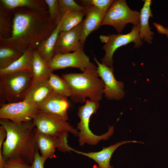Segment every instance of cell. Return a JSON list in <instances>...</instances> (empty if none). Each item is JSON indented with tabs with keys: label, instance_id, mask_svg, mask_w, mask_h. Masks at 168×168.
I'll return each instance as SVG.
<instances>
[{
	"label": "cell",
	"instance_id": "cell-1",
	"mask_svg": "<svg viewBox=\"0 0 168 168\" xmlns=\"http://www.w3.org/2000/svg\"><path fill=\"white\" fill-rule=\"evenodd\" d=\"M12 10L11 36L0 38V46L10 47L23 53L30 48L36 49L57 26L55 22L49 21L47 10L20 7Z\"/></svg>",
	"mask_w": 168,
	"mask_h": 168
},
{
	"label": "cell",
	"instance_id": "cell-2",
	"mask_svg": "<svg viewBox=\"0 0 168 168\" xmlns=\"http://www.w3.org/2000/svg\"><path fill=\"white\" fill-rule=\"evenodd\" d=\"M0 124L7 133L1 151L4 161L20 158L31 165L36 151L38 132L33 120L16 124L7 119H0Z\"/></svg>",
	"mask_w": 168,
	"mask_h": 168
},
{
	"label": "cell",
	"instance_id": "cell-3",
	"mask_svg": "<svg viewBox=\"0 0 168 168\" xmlns=\"http://www.w3.org/2000/svg\"><path fill=\"white\" fill-rule=\"evenodd\" d=\"M62 75L71 88L70 97L73 102L82 103L85 102L87 98L98 102L101 100L104 84L99 77L97 67L93 63L82 73Z\"/></svg>",
	"mask_w": 168,
	"mask_h": 168
},
{
	"label": "cell",
	"instance_id": "cell-4",
	"mask_svg": "<svg viewBox=\"0 0 168 168\" xmlns=\"http://www.w3.org/2000/svg\"><path fill=\"white\" fill-rule=\"evenodd\" d=\"M33 82L32 73L26 71L7 73L0 76V105L24 100Z\"/></svg>",
	"mask_w": 168,
	"mask_h": 168
},
{
	"label": "cell",
	"instance_id": "cell-5",
	"mask_svg": "<svg viewBox=\"0 0 168 168\" xmlns=\"http://www.w3.org/2000/svg\"><path fill=\"white\" fill-rule=\"evenodd\" d=\"M100 106L99 102L87 99L85 104L78 108L77 114L80 119L77 123V129L78 132V142L81 146L85 143L96 145L101 140H106L110 138L114 132V126H109L108 131L101 135L94 134L89 128L90 119L91 115L96 111Z\"/></svg>",
	"mask_w": 168,
	"mask_h": 168
},
{
	"label": "cell",
	"instance_id": "cell-6",
	"mask_svg": "<svg viewBox=\"0 0 168 168\" xmlns=\"http://www.w3.org/2000/svg\"><path fill=\"white\" fill-rule=\"evenodd\" d=\"M140 23V12L131 10L125 0H114L107 11L101 26H113L120 33L127 24L131 23L134 26Z\"/></svg>",
	"mask_w": 168,
	"mask_h": 168
},
{
	"label": "cell",
	"instance_id": "cell-7",
	"mask_svg": "<svg viewBox=\"0 0 168 168\" xmlns=\"http://www.w3.org/2000/svg\"><path fill=\"white\" fill-rule=\"evenodd\" d=\"M140 28V23L137 26H133L131 31L128 34H122L118 33L109 35V40L102 48L105 51V54L104 57L101 59V63L111 68H114L113 57L115 51L117 49L131 42L134 43L135 48L141 46L143 42L139 37Z\"/></svg>",
	"mask_w": 168,
	"mask_h": 168
},
{
	"label": "cell",
	"instance_id": "cell-8",
	"mask_svg": "<svg viewBox=\"0 0 168 168\" xmlns=\"http://www.w3.org/2000/svg\"><path fill=\"white\" fill-rule=\"evenodd\" d=\"M0 106V119H7L16 124L32 121L40 112L37 105L26 100Z\"/></svg>",
	"mask_w": 168,
	"mask_h": 168
},
{
	"label": "cell",
	"instance_id": "cell-9",
	"mask_svg": "<svg viewBox=\"0 0 168 168\" xmlns=\"http://www.w3.org/2000/svg\"><path fill=\"white\" fill-rule=\"evenodd\" d=\"M33 120L38 131L44 134L57 137L62 132L67 131L78 136L77 129L67 120L57 116L40 112Z\"/></svg>",
	"mask_w": 168,
	"mask_h": 168
},
{
	"label": "cell",
	"instance_id": "cell-10",
	"mask_svg": "<svg viewBox=\"0 0 168 168\" xmlns=\"http://www.w3.org/2000/svg\"><path fill=\"white\" fill-rule=\"evenodd\" d=\"M92 63L82 47L72 53L55 54L48 65L53 72L68 67L78 68L83 72Z\"/></svg>",
	"mask_w": 168,
	"mask_h": 168
},
{
	"label": "cell",
	"instance_id": "cell-11",
	"mask_svg": "<svg viewBox=\"0 0 168 168\" xmlns=\"http://www.w3.org/2000/svg\"><path fill=\"white\" fill-rule=\"evenodd\" d=\"M93 59L97 65L99 76L104 84L103 92L105 97L110 100H118L123 98L124 96V83L116 79L113 74L114 68L100 63L95 57Z\"/></svg>",
	"mask_w": 168,
	"mask_h": 168
},
{
	"label": "cell",
	"instance_id": "cell-12",
	"mask_svg": "<svg viewBox=\"0 0 168 168\" xmlns=\"http://www.w3.org/2000/svg\"><path fill=\"white\" fill-rule=\"evenodd\" d=\"M82 21L71 30L60 32L54 49L55 55L75 51L82 47L80 40Z\"/></svg>",
	"mask_w": 168,
	"mask_h": 168
},
{
	"label": "cell",
	"instance_id": "cell-13",
	"mask_svg": "<svg viewBox=\"0 0 168 168\" xmlns=\"http://www.w3.org/2000/svg\"><path fill=\"white\" fill-rule=\"evenodd\" d=\"M70 106L67 97L51 92L38 105L39 112L68 120V110Z\"/></svg>",
	"mask_w": 168,
	"mask_h": 168
},
{
	"label": "cell",
	"instance_id": "cell-14",
	"mask_svg": "<svg viewBox=\"0 0 168 168\" xmlns=\"http://www.w3.org/2000/svg\"><path fill=\"white\" fill-rule=\"evenodd\" d=\"M86 7L87 10L85 18L82 21L80 40V43L82 47H83L88 35L101 26L102 22L107 11L100 9L93 6Z\"/></svg>",
	"mask_w": 168,
	"mask_h": 168
},
{
	"label": "cell",
	"instance_id": "cell-15",
	"mask_svg": "<svg viewBox=\"0 0 168 168\" xmlns=\"http://www.w3.org/2000/svg\"><path fill=\"white\" fill-rule=\"evenodd\" d=\"M130 142H141L135 141H123L116 143L107 147H103L102 149L96 152H85L76 150L72 151L78 154L87 156L95 161L98 164L96 168H113L110 165L112 155L115 150L124 144Z\"/></svg>",
	"mask_w": 168,
	"mask_h": 168
},
{
	"label": "cell",
	"instance_id": "cell-16",
	"mask_svg": "<svg viewBox=\"0 0 168 168\" xmlns=\"http://www.w3.org/2000/svg\"><path fill=\"white\" fill-rule=\"evenodd\" d=\"M49 79L33 81L25 96L24 100L38 105L52 92Z\"/></svg>",
	"mask_w": 168,
	"mask_h": 168
},
{
	"label": "cell",
	"instance_id": "cell-17",
	"mask_svg": "<svg viewBox=\"0 0 168 168\" xmlns=\"http://www.w3.org/2000/svg\"><path fill=\"white\" fill-rule=\"evenodd\" d=\"M152 1L145 0L140 12V28L139 37L142 41L144 40L149 44H152L154 33L151 31V28L149 25V20L152 17L151 5Z\"/></svg>",
	"mask_w": 168,
	"mask_h": 168
},
{
	"label": "cell",
	"instance_id": "cell-18",
	"mask_svg": "<svg viewBox=\"0 0 168 168\" xmlns=\"http://www.w3.org/2000/svg\"><path fill=\"white\" fill-rule=\"evenodd\" d=\"M61 21H59L51 34L42 42L36 50L40 56L48 64L55 55V46L60 32Z\"/></svg>",
	"mask_w": 168,
	"mask_h": 168
},
{
	"label": "cell",
	"instance_id": "cell-19",
	"mask_svg": "<svg viewBox=\"0 0 168 168\" xmlns=\"http://www.w3.org/2000/svg\"><path fill=\"white\" fill-rule=\"evenodd\" d=\"M57 139V137L44 134L38 131L35 142L36 148L40 151L44 162L47 159L54 156Z\"/></svg>",
	"mask_w": 168,
	"mask_h": 168
},
{
	"label": "cell",
	"instance_id": "cell-20",
	"mask_svg": "<svg viewBox=\"0 0 168 168\" xmlns=\"http://www.w3.org/2000/svg\"><path fill=\"white\" fill-rule=\"evenodd\" d=\"M34 49L30 48L23 53L22 55L10 66L0 69V76L16 72L26 71L32 73V61Z\"/></svg>",
	"mask_w": 168,
	"mask_h": 168
},
{
	"label": "cell",
	"instance_id": "cell-21",
	"mask_svg": "<svg viewBox=\"0 0 168 168\" xmlns=\"http://www.w3.org/2000/svg\"><path fill=\"white\" fill-rule=\"evenodd\" d=\"M52 72L48 63L41 58L37 50L34 49L32 61L33 81L49 79Z\"/></svg>",
	"mask_w": 168,
	"mask_h": 168
},
{
	"label": "cell",
	"instance_id": "cell-22",
	"mask_svg": "<svg viewBox=\"0 0 168 168\" xmlns=\"http://www.w3.org/2000/svg\"><path fill=\"white\" fill-rule=\"evenodd\" d=\"M86 12L75 10L68 12L59 16L55 21L57 24L61 21L60 32L68 31L82 22Z\"/></svg>",
	"mask_w": 168,
	"mask_h": 168
},
{
	"label": "cell",
	"instance_id": "cell-23",
	"mask_svg": "<svg viewBox=\"0 0 168 168\" xmlns=\"http://www.w3.org/2000/svg\"><path fill=\"white\" fill-rule=\"evenodd\" d=\"M0 3L7 8L13 10L20 7H27L40 10H47L44 0H1Z\"/></svg>",
	"mask_w": 168,
	"mask_h": 168
},
{
	"label": "cell",
	"instance_id": "cell-24",
	"mask_svg": "<svg viewBox=\"0 0 168 168\" xmlns=\"http://www.w3.org/2000/svg\"><path fill=\"white\" fill-rule=\"evenodd\" d=\"M0 7V38L7 39L12 34V10L7 8L1 3Z\"/></svg>",
	"mask_w": 168,
	"mask_h": 168
},
{
	"label": "cell",
	"instance_id": "cell-25",
	"mask_svg": "<svg viewBox=\"0 0 168 168\" xmlns=\"http://www.w3.org/2000/svg\"><path fill=\"white\" fill-rule=\"evenodd\" d=\"M48 82L52 92L67 97L71 96L72 93L71 88L62 77L52 72Z\"/></svg>",
	"mask_w": 168,
	"mask_h": 168
},
{
	"label": "cell",
	"instance_id": "cell-26",
	"mask_svg": "<svg viewBox=\"0 0 168 168\" xmlns=\"http://www.w3.org/2000/svg\"><path fill=\"white\" fill-rule=\"evenodd\" d=\"M23 53L13 48L0 46V69L7 68L18 59Z\"/></svg>",
	"mask_w": 168,
	"mask_h": 168
},
{
	"label": "cell",
	"instance_id": "cell-27",
	"mask_svg": "<svg viewBox=\"0 0 168 168\" xmlns=\"http://www.w3.org/2000/svg\"><path fill=\"white\" fill-rule=\"evenodd\" d=\"M59 15L68 12L77 10L86 12V7L81 6L73 0H58Z\"/></svg>",
	"mask_w": 168,
	"mask_h": 168
},
{
	"label": "cell",
	"instance_id": "cell-28",
	"mask_svg": "<svg viewBox=\"0 0 168 168\" xmlns=\"http://www.w3.org/2000/svg\"><path fill=\"white\" fill-rule=\"evenodd\" d=\"M114 1L113 0H82L81 1L86 7L92 6L100 9L108 11Z\"/></svg>",
	"mask_w": 168,
	"mask_h": 168
},
{
	"label": "cell",
	"instance_id": "cell-29",
	"mask_svg": "<svg viewBox=\"0 0 168 168\" xmlns=\"http://www.w3.org/2000/svg\"><path fill=\"white\" fill-rule=\"evenodd\" d=\"M68 133L67 131L63 132L57 137L56 148L59 151L64 153L70 152L73 149L68 144Z\"/></svg>",
	"mask_w": 168,
	"mask_h": 168
},
{
	"label": "cell",
	"instance_id": "cell-30",
	"mask_svg": "<svg viewBox=\"0 0 168 168\" xmlns=\"http://www.w3.org/2000/svg\"><path fill=\"white\" fill-rule=\"evenodd\" d=\"M48 8L49 14V21L51 22H55L59 17V13L58 0H45Z\"/></svg>",
	"mask_w": 168,
	"mask_h": 168
},
{
	"label": "cell",
	"instance_id": "cell-31",
	"mask_svg": "<svg viewBox=\"0 0 168 168\" xmlns=\"http://www.w3.org/2000/svg\"><path fill=\"white\" fill-rule=\"evenodd\" d=\"M31 166L21 158H17L5 161L3 168H31Z\"/></svg>",
	"mask_w": 168,
	"mask_h": 168
},
{
	"label": "cell",
	"instance_id": "cell-32",
	"mask_svg": "<svg viewBox=\"0 0 168 168\" xmlns=\"http://www.w3.org/2000/svg\"><path fill=\"white\" fill-rule=\"evenodd\" d=\"M44 163L42 157L39 153L38 149L36 148L34 159L31 168H44Z\"/></svg>",
	"mask_w": 168,
	"mask_h": 168
},
{
	"label": "cell",
	"instance_id": "cell-33",
	"mask_svg": "<svg viewBox=\"0 0 168 168\" xmlns=\"http://www.w3.org/2000/svg\"><path fill=\"white\" fill-rule=\"evenodd\" d=\"M153 25L159 33L165 34L168 38V28H165L163 26L159 24L154 23Z\"/></svg>",
	"mask_w": 168,
	"mask_h": 168
},
{
	"label": "cell",
	"instance_id": "cell-34",
	"mask_svg": "<svg viewBox=\"0 0 168 168\" xmlns=\"http://www.w3.org/2000/svg\"><path fill=\"white\" fill-rule=\"evenodd\" d=\"M7 133L4 127L2 125L0 126V151H1L2 145L4 142V140L7 137Z\"/></svg>",
	"mask_w": 168,
	"mask_h": 168
},
{
	"label": "cell",
	"instance_id": "cell-35",
	"mask_svg": "<svg viewBox=\"0 0 168 168\" xmlns=\"http://www.w3.org/2000/svg\"><path fill=\"white\" fill-rule=\"evenodd\" d=\"M101 41L102 42L107 43L109 40V36L104 35H100V37Z\"/></svg>",
	"mask_w": 168,
	"mask_h": 168
}]
</instances>
